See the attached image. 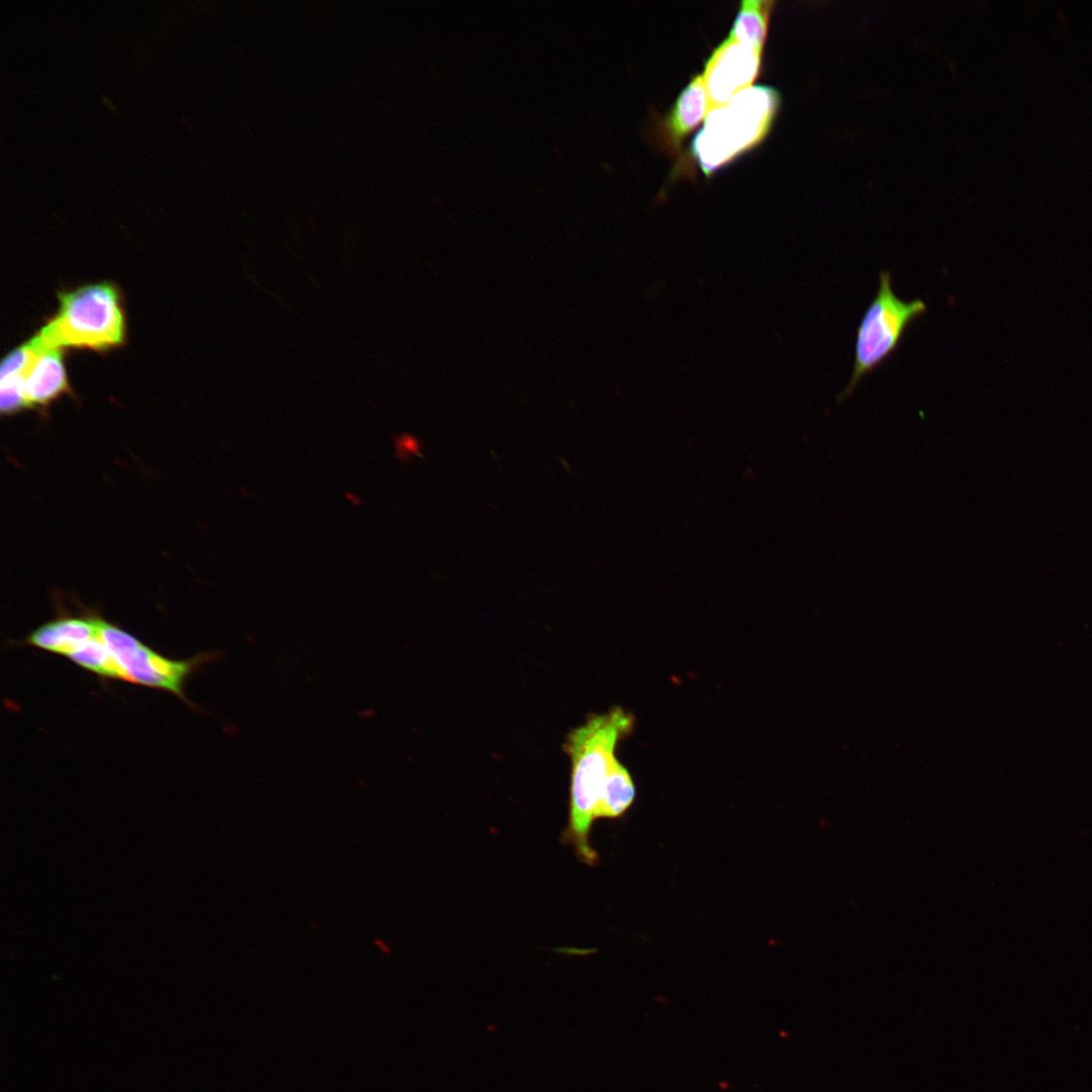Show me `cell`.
<instances>
[{
	"label": "cell",
	"instance_id": "cell-1",
	"mask_svg": "<svg viewBox=\"0 0 1092 1092\" xmlns=\"http://www.w3.org/2000/svg\"><path fill=\"white\" fill-rule=\"evenodd\" d=\"M634 726V718L621 707L594 715L567 736L565 751L571 760L569 817L562 839L571 844L588 866L599 855L589 842L604 783L616 758L619 741Z\"/></svg>",
	"mask_w": 1092,
	"mask_h": 1092
},
{
	"label": "cell",
	"instance_id": "cell-2",
	"mask_svg": "<svg viewBox=\"0 0 1092 1092\" xmlns=\"http://www.w3.org/2000/svg\"><path fill=\"white\" fill-rule=\"evenodd\" d=\"M779 106L778 91L758 85L710 110L692 143L702 171L710 175L757 146L768 133Z\"/></svg>",
	"mask_w": 1092,
	"mask_h": 1092
},
{
	"label": "cell",
	"instance_id": "cell-3",
	"mask_svg": "<svg viewBox=\"0 0 1092 1092\" xmlns=\"http://www.w3.org/2000/svg\"><path fill=\"white\" fill-rule=\"evenodd\" d=\"M60 306L35 336L46 347L104 350L124 339L119 293L109 283L79 287L59 296Z\"/></svg>",
	"mask_w": 1092,
	"mask_h": 1092
},
{
	"label": "cell",
	"instance_id": "cell-4",
	"mask_svg": "<svg viewBox=\"0 0 1092 1092\" xmlns=\"http://www.w3.org/2000/svg\"><path fill=\"white\" fill-rule=\"evenodd\" d=\"M927 309L921 299L905 301L892 287L891 274L880 273L877 294L864 312L856 333L854 362L841 399L849 396L859 381L877 368L897 348L908 325Z\"/></svg>",
	"mask_w": 1092,
	"mask_h": 1092
},
{
	"label": "cell",
	"instance_id": "cell-5",
	"mask_svg": "<svg viewBox=\"0 0 1092 1092\" xmlns=\"http://www.w3.org/2000/svg\"><path fill=\"white\" fill-rule=\"evenodd\" d=\"M98 634L109 651L118 679L163 689L181 698L184 679L210 655L202 654L189 660L169 659L101 618L98 620Z\"/></svg>",
	"mask_w": 1092,
	"mask_h": 1092
},
{
	"label": "cell",
	"instance_id": "cell-6",
	"mask_svg": "<svg viewBox=\"0 0 1092 1092\" xmlns=\"http://www.w3.org/2000/svg\"><path fill=\"white\" fill-rule=\"evenodd\" d=\"M760 59V52L729 36L716 48L702 74L709 111L751 87L759 72Z\"/></svg>",
	"mask_w": 1092,
	"mask_h": 1092
},
{
	"label": "cell",
	"instance_id": "cell-7",
	"mask_svg": "<svg viewBox=\"0 0 1092 1092\" xmlns=\"http://www.w3.org/2000/svg\"><path fill=\"white\" fill-rule=\"evenodd\" d=\"M34 338L38 349L22 379L26 406L46 405L68 388L61 349L46 347Z\"/></svg>",
	"mask_w": 1092,
	"mask_h": 1092
},
{
	"label": "cell",
	"instance_id": "cell-8",
	"mask_svg": "<svg viewBox=\"0 0 1092 1092\" xmlns=\"http://www.w3.org/2000/svg\"><path fill=\"white\" fill-rule=\"evenodd\" d=\"M97 620V616L62 617L32 631L26 638V643L68 656L96 634Z\"/></svg>",
	"mask_w": 1092,
	"mask_h": 1092
},
{
	"label": "cell",
	"instance_id": "cell-9",
	"mask_svg": "<svg viewBox=\"0 0 1092 1092\" xmlns=\"http://www.w3.org/2000/svg\"><path fill=\"white\" fill-rule=\"evenodd\" d=\"M709 112V101L702 75L695 76L680 92L671 112L666 117L663 128L670 147H678L680 142Z\"/></svg>",
	"mask_w": 1092,
	"mask_h": 1092
},
{
	"label": "cell",
	"instance_id": "cell-10",
	"mask_svg": "<svg viewBox=\"0 0 1092 1092\" xmlns=\"http://www.w3.org/2000/svg\"><path fill=\"white\" fill-rule=\"evenodd\" d=\"M635 785L629 770L614 759L603 786L596 817L618 818L633 804Z\"/></svg>",
	"mask_w": 1092,
	"mask_h": 1092
},
{
	"label": "cell",
	"instance_id": "cell-11",
	"mask_svg": "<svg viewBox=\"0 0 1092 1092\" xmlns=\"http://www.w3.org/2000/svg\"><path fill=\"white\" fill-rule=\"evenodd\" d=\"M772 4L770 1H743L728 36L761 53Z\"/></svg>",
	"mask_w": 1092,
	"mask_h": 1092
},
{
	"label": "cell",
	"instance_id": "cell-12",
	"mask_svg": "<svg viewBox=\"0 0 1092 1092\" xmlns=\"http://www.w3.org/2000/svg\"><path fill=\"white\" fill-rule=\"evenodd\" d=\"M394 453L402 462H408L412 456L423 458L422 444L416 436L403 433L394 438Z\"/></svg>",
	"mask_w": 1092,
	"mask_h": 1092
}]
</instances>
